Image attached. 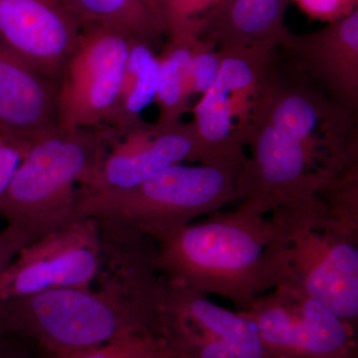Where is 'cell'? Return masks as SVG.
Returning <instances> with one entry per match:
<instances>
[{"label":"cell","instance_id":"7c38bea8","mask_svg":"<svg viewBox=\"0 0 358 358\" xmlns=\"http://www.w3.org/2000/svg\"><path fill=\"white\" fill-rule=\"evenodd\" d=\"M278 49L331 100L358 115V8L315 31L289 32Z\"/></svg>","mask_w":358,"mask_h":358},{"label":"cell","instance_id":"ac0fdd59","mask_svg":"<svg viewBox=\"0 0 358 358\" xmlns=\"http://www.w3.org/2000/svg\"><path fill=\"white\" fill-rule=\"evenodd\" d=\"M159 61L148 45L133 40L122 81L117 120L112 129L126 131L143 124L141 113L155 102Z\"/></svg>","mask_w":358,"mask_h":358},{"label":"cell","instance_id":"603a6c76","mask_svg":"<svg viewBox=\"0 0 358 358\" xmlns=\"http://www.w3.org/2000/svg\"><path fill=\"white\" fill-rule=\"evenodd\" d=\"M31 147L0 134V199Z\"/></svg>","mask_w":358,"mask_h":358},{"label":"cell","instance_id":"ffe728a7","mask_svg":"<svg viewBox=\"0 0 358 358\" xmlns=\"http://www.w3.org/2000/svg\"><path fill=\"white\" fill-rule=\"evenodd\" d=\"M218 0H152L164 35L174 41L199 39L201 20Z\"/></svg>","mask_w":358,"mask_h":358},{"label":"cell","instance_id":"d6986e66","mask_svg":"<svg viewBox=\"0 0 358 358\" xmlns=\"http://www.w3.org/2000/svg\"><path fill=\"white\" fill-rule=\"evenodd\" d=\"M31 352L34 358H180L173 341L152 329H138L82 350L51 352L31 348Z\"/></svg>","mask_w":358,"mask_h":358},{"label":"cell","instance_id":"6da1fadb","mask_svg":"<svg viewBox=\"0 0 358 358\" xmlns=\"http://www.w3.org/2000/svg\"><path fill=\"white\" fill-rule=\"evenodd\" d=\"M167 284L228 300L239 312L282 282L281 240L272 214L251 202L155 238Z\"/></svg>","mask_w":358,"mask_h":358},{"label":"cell","instance_id":"ba28073f","mask_svg":"<svg viewBox=\"0 0 358 358\" xmlns=\"http://www.w3.org/2000/svg\"><path fill=\"white\" fill-rule=\"evenodd\" d=\"M273 358H341L357 352V327L282 282L246 312Z\"/></svg>","mask_w":358,"mask_h":358},{"label":"cell","instance_id":"8992f818","mask_svg":"<svg viewBox=\"0 0 358 358\" xmlns=\"http://www.w3.org/2000/svg\"><path fill=\"white\" fill-rule=\"evenodd\" d=\"M270 214L279 226L282 282L357 327L358 239L320 219L310 199Z\"/></svg>","mask_w":358,"mask_h":358},{"label":"cell","instance_id":"9a60e30c","mask_svg":"<svg viewBox=\"0 0 358 358\" xmlns=\"http://www.w3.org/2000/svg\"><path fill=\"white\" fill-rule=\"evenodd\" d=\"M166 285L160 315L192 324L217 339L238 358H273L251 320L187 287Z\"/></svg>","mask_w":358,"mask_h":358},{"label":"cell","instance_id":"8fae6325","mask_svg":"<svg viewBox=\"0 0 358 358\" xmlns=\"http://www.w3.org/2000/svg\"><path fill=\"white\" fill-rule=\"evenodd\" d=\"M82 27L61 0H0V44L57 87Z\"/></svg>","mask_w":358,"mask_h":358},{"label":"cell","instance_id":"4fadbf2b","mask_svg":"<svg viewBox=\"0 0 358 358\" xmlns=\"http://www.w3.org/2000/svg\"><path fill=\"white\" fill-rule=\"evenodd\" d=\"M58 128V87L0 44V134L33 145Z\"/></svg>","mask_w":358,"mask_h":358},{"label":"cell","instance_id":"2e32d148","mask_svg":"<svg viewBox=\"0 0 358 358\" xmlns=\"http://www.w3.org/2000/svg\"><path fill=\"white\" fill-rule=\"evenodd\" d=\"M82 26L117 28L157 53L164 47V29L152 0H61Z\"/></svg>","mask_w":358,"mask_h":358},{"label":"cell","instance_id":"3957f363","mask_svg":"<svg viewBox=\"0 0 358 358\" xmlns=\"http://www.w3.org/2000/svg\"><path fill=\"white\" fill-rule=\"evenodd\" d=\"M109 127L66 129L36 141L0 199V218L26 246L83 216L78 188L107 154Z\"/></svg>","mask_w":358,"mask_h":358},{"label":"cell","instance_id":"5b68a950","mask_svg":"<svg viewBox=\"0 0 358 358\" xmlns=\"http://www.w3.org/2000/svg\"><path fill=\"white\" fill-rule=\"evenodd\" d=\"M250 115L270 122L299 143L319 173L358 164L357 115L331 100L278 51L254 96Z\"/></svg>","mask_w":358,"mask_h":358},{"label":"cell","instance_id":"30bf717a","mask_svg":"<svg viewBox=\"0 0 358 358\" xmlns=\"http://www.w3.org/2000/svg\"><path fill=\"white\" fill-rule=\"evenodd\" d=\"M203 162L192 122L159 129L147 122L126 131L110 129L107 154L86 185L79 200L129 189L160 171L183 162Z\"/></svg>","mask_w":358,"mask_h":358},{"label":"cell","instance_id":"7a4b0ae2","mask_svg":"<svg viewBox=\"0 0 358 358\" xmlns=\"http://www.w3.org/2000/svg\"><path fill=\"white\" fill-rule=\"evenodd\" d=\"M96 289H55L3 301L9 333L30 348L61 352L103 345L122 334L162 331L157 294L98 272Z\"/></svg>","mask_w":358,"mask_h":358},{"label":"cell","instance_id":"e0dca14e","mask_svg":"<svg viewBox=\"0 0 358 358\" xmlns=\"http://www.w3.org/2000/svg\"><path fill=\"white\" fill-rule=\"evenodd\" d=\"M169 40L159 54V71L155 102L159 107V119L155 126L166 129L181 122L188 110L192 93L188 70L195 42Z\"/></svg>","mask_w":358,"mask_h":358},{"label":"cell","instance_id":"d4e9b609","mask_svg":"<svg viewBox=\"0 0 358 358\" xmlns=\"http://www.w3.org/2000/svg\"><path fill=\"white\" fill-rule=\"evenodd\" d=\"M0 358H34L31 348L25 343L7 346L0 350Z\"/></svg>","mask_w":358,"mask_h":358},{"label":"cell","instance_id":"484cf974","mask_svg":"<svg viewBox=\"0 0 358 358\" xmlns=\"http://www.w3.org/2000/svg\"><path fill=\"white\" fill-rule=\"evenodd\" d=\"M341 358H358V350L357 352H353L350 353V355H345V357H343Z\"/></svg>","mask_w":358,"mask_h":358},{"label":"cell","instance_id":"cb8c5ba5","mask_svg":"<svg viewBox=\"0 0 358 358\" xmlns=\"http://www.w3.org/2000/svg\"><path fill=\"white\" fill-rule=\"evenodd\" d=\"M308 17L331 23L357 9L358 0H294Z\"/></svg>","mask_w":358,"mask_h":358},{"label":"cell","instance_id":"44dd1931","mask_svg":"<svg viewBox=\"0 0 358 358\" xmlns=\"http://www.w3.org/2000/svg\"><path fill=\"white\" fill-rule=\"evenodd\" d=\"M221 57L217 49L197 39L193 46L192 60L188 70V82L192 96L203 95L217 81Z\"/></svg>","mask_w":358,"mask_h":358},{"label":"cell","instance_id":"52a82bcc","mask_svg":"<svg viewBox=\"0 0 358 358\" xmlns=\"http://www.w3.org/2000/svg\"><path fill=\"white\" fill-rule=\"evenodd\" d=\"M133 38L100 24L82 27L58 86L59 128H113Z\"/></svg>","mask_w":358,"mask_h":358},{"label":"cell","instance_id":"5bb4252c","mask_svg":"<svg viewBox=\"0 0 358 358\" xmlns=\"http://www.w3.org/2000/svg\"><path fill=\"white\" fill-rule=\"evenodd\" d=\"M291 0H218L201 20L199 39L215 49L275 51L289 32Z\"/></svg>","mask_w":358,"mask_h":358},{"label":"cell","instance_id":"7402d4cb","mask_svg":"<svg viewBox=\"0 0 358 358\" xmlns=\"http://www.w3.org/2000/svg\"><path fill=\"white\" fill-rule=\"evenodd\" d=\"M24 246V240L13 228L6 226L0 229V277ZM18 343H21L16 341L9 333L3 301H0V350Z\"/></svg>","mask_w":358,"mask_h":358},{"label":"cell","instance_id":"277c9868","mask_svg":"<svg viewBox=\"0 0 358 358\" xmlns=\"http://www.w3.org/2000/svg\"><path fill=\"white\" fill-rule=\"evenodd\" d=\"M245 157L167 167L129 189L80 199L79 211L103 227L154 240L237 200Z\"/></svg>","mask_w":358,"mask_h":358},{"label":"cell","instance_id":"9c48e42d","mask_svg":"<svg viewBox=\"0 0 358 358\" xmlns=\"http://www.w3.org/2000/svg\"><path fill=\"white\" fill-rule=\"evenodd\" d=\"M100 229L95 219L76 221L23 247L0 277V301L55 289H86L101 264Z\"/></svg>","mask_w":358,"mask_h":358}]
</instances>
